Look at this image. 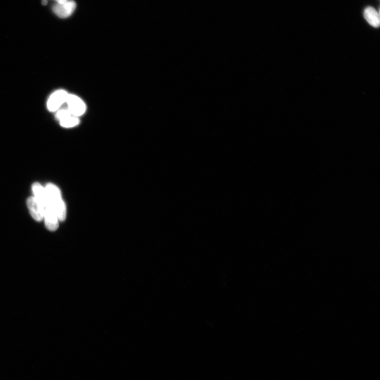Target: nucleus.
Listing matches in <instances>:
<instances>
[{"mask_svg":"<svg viewBox=\"0 0 380 380\" xmlns=\"http://www.w3.org/2000/svg\"><path fill=\"white\" fill-rule=\"evenodd\" d=\"M45 189L47 193L48 205L55 210L60 221L65 220L67 209L60 190L57 186L52 184H48L45 187Z\"/></svg>","mask_w":380,"mask_h":380,"instance_id":"nucleus-1","label":"nucleus"},{"mask_svg":"<svg viewBox=\"0 0 380 380\" xmlns=\"http://www.w3.org/2000/svg\"><path fill=\"white\" fill-rule=\"evenodd\" d=\"M66 103L68 105V110L75 117L82 116L86 111L85 103L78 96L68 94Z\"/></svg>","mask_w":380,"mask_h":380,"instance_id":"nucleus-2","label":"nucleus"},{"mask_svg":"<svg viewBox=\"0 0 380 380\" xmlns=\"http://www.w3.org/2000/svg\"><path fill=\"white\" fill-rule=\"evenodd\" d=\"M76 8L73 0H68L63 4H56L53 7L55 14L60 18H67L71 16Z\"/></svg>","mask_w":380,"mask_h":380,"instance_id":"nucleus-3","label":"nucleus"},{"mask_svg":"<svg viewBox=\"0 0 380 380\" xmlns=\"http://www.w3.org/2000/svg\"><path fill=\"white\" fill-rule=\"evenodd\" d=\"M68 94L64 90L56 91L52 95L47 103V107L51 112H55L59 110L61 106L66 103Z\"/></svg>","mask_w":380,"mask_h":380,"instance_id":"nucleus-4","label":"nucleus"},{"mask_svg":"<svg viewBox=\"0 0 380 380\" xmlns=\"http://www.w3.org/2000/svg\"><path fill=\"white\" fill-rule=\"evenodd\" d=\"M43 219L45 226L49 231L55 232L58 229L59 219L55 210L49 205L44 209Z\"/></svg>","mask_w":380,"mask_h":380,"instance_id":"nucleus-5","label":"nucleus"},{"mask_svg":"<svg viewBox=\"0 0 380 380\" xmlns=\"http://www.w3.org/2000/svg\"><path fill=\"white\" fill-rule=\"evenodd\" d=\"M27 204L33 218L37 221H42L43 219L44 209L37 202L35 197H29Z\"/></svg>","mask_w":380,"mask_h":380,"instance_id":"nucleus-6","label":"nucleus"},{"mask_svg":"<svg viewBox=\"0 0 380 380\" xmlns=\"http://www.w3.org/2000/svg\"><path fill=\"white\" fill-rule=\"evenodd\" d=\"M33 191L35 199L45 209L48 205L47 193L45 187L38 183H35L33 186Z\"/></svg>","mask_w":380,"mask_h":380,"instance_id":"nucleus-7","label":"nucleus"},{"mask_svg":"<svg viewBox=\"0 0 380 380\" xmlns=\"http://www.w3.org/2000/svg\"><path fill=\"white\" fill-rule=\"evenodd\" d=\"M365 19L372 27L377 28L379 26V14L373 7H369L365 9L364 12Z\"/></svg>","mask_w":380,"mask_h":380,"instance_id":"nucleus-8","label":"nucleus"},{"mask_svg":"<svg viewBox=\"0 0 380 380\" xmlns=\"http://www.w3.org/2000/svg\"><path fill=\"white\" fill-rule=\"evenodd\" d=\"M60 123L64 128H73L79 124L80 119L79 117L71 115L62 120H60Z\"/></svg>","mask_w":380,"mask_h":380,"instance_id":"nucleus-9","label":"nucleus"},{"mask_svg":"<svg viewBox=\"0 0 380 380\" xmlns=\"http://www.w3.org/2000/svg\"><path fill=\"white\" fill-rule=\"evenodd\" d=\"M71 115H72V114L68 109L61 110L59 111L57 114V117L59 120H62Z\"/></svg>","mask_w":380,"mask_h":380,"instance_id":"nucleus-10","label":"nucleus"},{"mask_svg":"<svg viewBox=\"0 0 380 380\" xmlns=\"http://www.w3.org/2000/svg\"><path fill=\"white\" fill-rule=\"evenodd\" d=\"M57 4H63L68 1V0H54Z\"/></svg>","mask_w":380,"mask_h":380,"instance_id":"nucleus-11","label":"nucleus"},{"mask_svg":"<svg viewBox=\"0 0 380 380\" xmlns=\"http://www.w3.org/2000/svg\"><path fill=\"white\" fill-rule=\"evenodd\" d=\"M47 4H48V2H47V0H42V5H43V6H45V5H47Z\"/></svg>","mask_w":380,"mask_h":380,"instance_id":"nucleus-12","label":"nucleus"}]
</instances>
